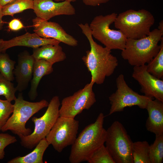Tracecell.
<instances>
[{"label":"cell","mask_w":163,"mask_h":163,"mask_svg":"<svg viewBox=\"0 0 163 163\" xmlns=\"http://www.w3.org/2000/svg\"><path fill=\"white\" fill-rule=\"evenodd\" d=\"M32 23L34 32L41 37L53 39L72 46L78 45L77 40L68 34L57 23L49 21L37 17L33 19Z\"/></svg>","instance_id":"cell-13"},{"label":"cell","mask_w":163,"mask_h":163,"mask_svg":"<svg viewBox=\"0 0 163 163\" xmlns=\"http://www.w3.org/2000/svg\"><path fill=\"white\" fill-rule=\"evenodd\" d=\"M158 29L163 33V21L162 20L159 22Z\"/></svg>","instance_id":"cell-34"},{"label":"cell","mask_w":163,"mask_h":163,"mask_svg":"<svg viewBox=\"0 0 163 163\" xmlns=\"http://www.w3.org/2000/svg\"><path fill=\"white\" fill-rule=\"evenodd\" d=\"M24 27V26L22 22L18 18H14L8 23L9 29L13 31L19 30Z\"/></svg>","instance_id":"cell-30"},{"label":"cell","mask_w":163,"mask_h":163,"mask_svg":"<svg viewBox=\"0 0 163 163\" xmlns=\"http://www.w3.org/2000/svg\"><path fill=\"white\" fill-rule=\"evenodd\" d=\"M84 3L86 5L96 6L101 4L106 3L110 0H82Z\"/></svg>","instance_id":"cell-31"},{"label":"cell","mask_w":163,"mask_h":163,"mask_svg":"<svg viewBox=\"0 0 163 163\" xmlns=\"http://www.w3.org/2000/svg\"><path fill=\"white\" fill-rule=\"evenodd\" d=\"M150 163H162L163 161V134L155 136L153 143L150 145Z\"/></svg>","instance_id":"cell-24"},{"label":"cell","mask_w":163,"mask_h":163,"mask_svg":"<svg viewBox=\"0 0 163 163\" xmlns=\"http://www.w3.org/2000/svg\"><path fill=\"white\" fill-rule=\"evenodd\" d=\"M16 62L11 59L5 52L0 53V73L7 79L13 81L14 79L13 70Z\"/></svg>","instance_id":"cell-25"},{"label":"cell","mask_w":163,"mask_h":163,"mask_svg":"<svg viewBox=\"0 0 163 163\" xmlns=\"http://www.w3.org/2000/svg\"><path fill=\"white\" fill-rule=\"evenodd\" d=\"M53 65L45 60H35L31 80V86L28 94L31 100L35 99L37 96V89L42 78L53 72Z\"/></svg>","instance_id":"cell-19"},{"label":"cell","mask_w":163,"mask_h":163,"mask_svg":"<svg viewBox=\"0 0 163 163\" xmlns=\"http://www.w3.org/2000/svg\"><path fill=\"white\" fill-rule=\"evenodd\" d=\"M11 82L0 73V96L3 95L6 100L11 102L16 99L15 93L17 91Z\"/></svg>","instance_id":"cell-27"},{"label":"cell","mask_w":163,"mask_h":163,"mask_svg":"<svg viewBox=\"0 0 163 163\" xmlns=\"http://www.w3.org/2000/svg\"><path fill=\"white\" fill-rule=\"evenodd\" d=\"M163 35V33L155 28L144 37L127 38L124 48L121 50L122 57L133 66L146 64L159 52L161 46L159 43Z\"/></svg>","instance_id":"cell-3"},{"label":"cell","mask_w":163,"mask_h":163,"mask_svg":"<svg viewBox=\"0 0 163 163\" xmlns=\"http://www.w3.org/2000/svg\"><path fill=\"white\" fill-rule=\"evenodd\" d=\"M116 82L117 90L109 97L111 106L107 116L123 111L127 107L137 106L141 109H146L149 101L153 99L133 91L126 83L123 74L117 77Z\"/></svg>","instance_id":"cell-9"},{"label":"cell","mask_w":163,"mask_h":163,"mask_svg":"<svg viewBox=\"0 0 163 163\" xmlns=\"http://www.w3.org/2000/svg\"><path fill=\"white\" fill-rule=\"evenodd\" d=\"M117 14L115 13L96 16L89 25L92 37L110 50H123L124 48L126 38L120 30L110 28Z\"/></svg>","instance_id":"cell-6"},{"label":"cell","mask_w":163,"mask_h":163,"mask_svg":"<svg viewBox=\"0 0 163 163\" xmlns=\"http://www.w3.org/2000/svg\"><path fill=\"white\" fill-rule=\"evenodd\" d=\"M14 101L12 115L2 127L1 131L5 132L10 130L19 137L28 136L32 132L30 129L26 127L27 122L34 115L47 107L49 103L45 99L36 102L25 100L21 93L19 94Z\"/></svg>","instance_id":"cell-5"},{"label":"cell","mask_w":163,"mask_h":163,"mask_svg":"<svg viewBox=\"0 0 163 163\" xmlns=\"http://www.w3.org/2000/svg\"><path fill=\"white\" fill-rule=\"evenodd\" d=\"M34 12L37 17L48 21L60 15H72L75 10L71 2L66 1L56 2L54 0H33Z\"/></svg>","instance_id":"cell-14"},{"label":"cell","mask_w":163,"mask_h":163,"mask_svg":"<svg viewBox=\"0 0 163 163\" xmlns=\"http://www.w3.org/2000/svg\"><path fill=\"white\" fill-rule=\"evenodd\" d=\"M49 144L46 138L41 140L31 152L23 156H18L8 161V163H43L44 153Z\"/></svg>","instance_id":"cell-20"},{"label":"cell","mask_w":163,"mask_h":163,"mask_svg":"<svg viewBox=\"0 0 163 163\" xmlns=\"http://www.w3.org/2000/svg\"><path fill=\"white\" fill-rule=\"evenodd\" d=\"M60 42L52 38L41 37L35 33L27 32L22 35L17 37L3 42V52L10 48L15 46H24L37 48L47 44H59Z\"/></svg>","instance_id":"cell-16"},{"label":"cell","mask_w":163,"mask_h":163,"mask_svg":"<svg viewBox=\"0 0 163 163\" xmlns=\"http://www.w3.org/2000/svg\"><path fill=\"white\" fill-rule=\"evenodd\" d=\"M105 116L101 113L94 122L86 126L72 145L69 160L71 163L87 161L90 155L104 145L107 130L103 127Z\"/></svg>","instance_id":"cell-2"},{"label":"cell","mask_w":163,"mask_h":163,"mask_svg":"<svg viewBox=\"0 0 163 163\" xmlns=\"http://www.w3.org/2000/svg\"><path fill=\"white\" fill-rule=\"evenodd\" d=\"M2 6L0 5V30H1L4 24V22L2 20L3 16L2 12Z\"/></svg>","instance_id":"cell-32"},{"label":"cell","mask_w":163,"mask_h":163,"mask_svg":"<svg viewBox=\"0 0 163 163\" xmlns=\"http://www.w3.org/2000/svg\"><path fill=\"white\" fill-rule=\"evenodd\" d=\"M14 110L13 104L6 100L0 99V131L12 114Z\"/></svg>","instance_id":"cell-28"},{"label":"cell","mask_w":163,"mask_h":163,"mask_svg":"<svg viewBox=\"0 0 163 163\" xmlns=\"http://www.w3.org/2000/svg\"><path fill=\"white\" fill-rule=\"evenodd\" d=\"M33 8V0H13L2 7V12L3 16H13L25 10Z\"/></svg>","instance_id":"cell-22"},{"label":"cell","mask_w":163,"mask_h":163,"mask_svg":"<svg viewBox=\"0 0 163 163\" xmlns=\"http://www.w3.org/2000/svg\"><path fill=\"white\" fill-rule=\"evenodd\" d=\"M77 0H54L56 2H59V1H66L70 2H75Z\"/></svg>","instance_id":"cell-36"},{"label":"cell","mask_w":163,"mask_h":163,"mask_svg":"<svg viewBox=\"0 0 163 163\" xmlns=\"http://www.w3.org/2000/svg\"><path fill=\"white\" fill-rule=\"evenodd\" d=\"M79 126L78 121L59 116L46 139L49 145H51L55 150L60 153L74 142Z\"/></svg>","instance_id":"cell-10"},{"label":"cell","mask_w":163,"mask_h":163,"mask_svg":"<svg viewBox=\"0 0 163 163\" xmlns=\"http://www.w3.org/2000/svg\"><path fill=\"white\" fill-rule=\"evenodd\" d=\"M152 14L145 9H129L117 15L114 23L126 38L138 39L148 35L154 24Z\"/></svg>","instance_id":"cell-4"},{"label":"cell","mask_w":163,"mask_h":163,"mask_svg":"<svg viewBox=\"0 0 163 163\" xmlns=\"http://www.w3.org/2000/svg\"><path fill=\"white\" fill-rule=\"evenodd\" d=\"M60 104L59 97L54 96L50 100L46 110L42 117L39 118L34 117L32 118L34 124L33 132L28 136L19 137L23 146L32 149L46 138L59 117Z\"/></svg>","instance_id":"cell-8"},{"label":"cell","mask_w":163,"mask_h":163,"mask_svg":"<svg viewBox=\"0 0 163 163\" xmlns=\"http://www.w3.org/2000/svg\"><path fill=\"white\" fill-rule=\"evenodd\" d=\"M78 26L89 42L90 49L86 52L82 59L91 74V81L94 84L101 85L106 78L111 75L118 65L116 57L111 50L95 42L87 23H80Z\"/></svg>","instance_id":"cell-1"},{"label":"cell","mask_w":163,"mask_h":163,"mask_svg":"<svg viewBox=\"0 0 163 163\" xmlns=\"http://www.w3.org/2000/svg\"><path fill=\"white\" fill-rule=\"evenodd\" d=\"M149 146L146 141L133 142L132 147L133 163H150Z\"/></svg>","instance_id":"cell-21"},{"label":"cell","mask_w":163,"mask_h":163,"mask_svg":"<svg viewBox=\"0 0 163 163\" xmlns=\"http://www.w3.org/2000/svg\"><path fill=\"white\" fill-rule=\"evenodd\" d=\"M146 109L148 113L145 123L147 130L155 136L163 134V102L150 99Z\"/></svg>","instance_id":"cell-17"},{"label":"cell","mask_w":163,"mask_h":163,"mask_svg":"<svg viewBox=\"0 0 163 163\" xmlns=\"http://www.w3.org/2000/svg\"><path fill=\"white\" fill-rule=\"evenodd\" d=\"M32 55L35 60L42 59L52 65L64 60L65 53L59 44H47L33 49Z\"/></svg>","instance_id":"cell-18"},{"label":"cell","mask_w":163,"mask_h":163,"mask_svg":"<svg viewBox=\"0 0 163 163\" xmlns=\"http://www.w3.org/2000/svg\"><path fill=\"white\" fill-rule=\"evenodd\" d=\"M35 59L27 51L18 56V64L13 70L17 85V91L21 92L25 90L31 80Z\"/></svg>","instance_id":"cell-15"},{"label":"cell","mask_w":163,"mask_h":163,"mask_svg":"<svg viewBox=\"0 0 163 163\" xmlns=\"http://www.w3.org/2000/svg\"><path fill=\"white\" fill-rule=\"evenodd\" d=\"M92 81L84 87L62 100L59 116L74 119L84 110H89L96 102Z\"/></svg>","instance_id":"cell-11"},{"label":"cell","mask_w":163,"mask_h":163,"mask_svg":"<svg viewBox=\"0 0 163 163\" xmlns=\"http://www.w3.org/2000/svg\"><path fill=\"white\" fill-rule=\"evenodd\" d=\"M87 161L89 163H115L104 145L92 153Z\"/></svg>","instance_id":"cell-26"},{"label":"cell","mask_w":163,"mask_h":163,"mask_svg":"<svg viewBox=\"0 0 163 163\" xmlns=\"http://www.w3.org/2000/svg\"><path fill=\"white\" fill-rule=\"evenodd\" d=\"M13 0H0V5L3 6L10 2Z\"/></svg>","instance_id":"cell-33"},{"label":"cell","mask_w":163,"mask_h":163,"mask_svg":"<svg viewBox=\"0 0 163 163\" xmlns=\"http://www.w3.org/2000/svg\"><path fill=\"white\" fill-rule=\"evenodd\" d=\"M132 77L140 85V91L145 95L163 102V80L149 73L146 64L134 66Z\"/></svg>","instance_id":"cell-12"},{"label":"cell","mask_w":163,"mask_h":163,"mask_svg":"<svg viewBox=\"0 0 163 163\" xmlns=\"http://www.w3.org/2000/svg\"><path fill=\"white\" fill-rule=\"evenodd\" d=\"M161 48L157 54L146 65L147 71L156 78L163 79V38L160 41Z\"/></svg>","instance_id":"cell-23"},{"label":"cell","mask_w":163,"mask_h":163,"mask_svg":"<svg viewBox=\"0 0 163 163\" xmlns=\"http://www.w3.org/2000/svg\"><path fill=\"white\" fill-rule=\"evenodd\" d=\"M17 141V139L14 136L8 133H0V160L2 159L5 157V148Z\"/></svg>","instance_id":"cell-29"},{"label":"cell","mask_w":163,"mask_h":163,"mask_svg":"<svg viewBox=\"0 0 163 163\" xmlns=\"http://www.w3.org/2000/svg\"><path fill=\"white\" fill-rule=\"evenodd\" d=\"M4 40L0 39V53L3 52V42Z\"/></svg>","instance_id":"cell-35"},{"label":"cell","mask_w":163,"mask_h":163,"mask_svg":"<svg viewBox=\"0 0 163 163\" xmlns=\"http://www.w3.org/2000/svg\"><path fill=\"white\" fill-rule=\"evenodd\" d=\"M106 147L115 163H133V142L122 124L114 121L107 130Z\"/></svg>","instance_id":"cell-7"}]
</instances>
